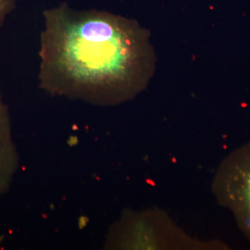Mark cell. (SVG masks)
<instances>
[{"label": "cell", "instance_id": "cell-4", "mask_svg": "<svg viewBox=\"0 0 250 250\" xmlns=\"http://www.w3.org/2000/svg\"><path fill=\"white\" fill-rule=\"evenodd\" d=\"M18 0H0V28L2 27L6 18L16 7Z\"/></svg>", "mask_w": 250, "mask_h": 250}, {"label": "cell", "instance_id": "cell-1", "mask_svg": "<svg viewBox=\"0 0 250 250\" xmlns=\"http://www.w3.org/2000/svg\"><path fill=\"white\" fill-rule=\"evenodd\" d=\"M41 34V88L93 104L132 98L150 80L154 54L146 29L133 20L80 11L45 10Z\"/></svg>", "mask_w": 250, "mask_h": 250}, {"label": "cell", "instance_id": "cell-2", "mask_svg": "<svg viewBox=\"0 0 250 250\" xmlns=\"http://www.w3.org/2000/svg\"><path fill=\"white\" fill-rule=\"evenodd\" d=\"M224 201L250 240V143L228 159L222 175Z\"/></svg>", "mask_w": 250, "mask_h": 250}, {"label": "cell", "instance_id": "cell-3", "mask_svg": "<svg viewBox=\"0 0 250 250\" xmlns=\"http://www.w3.org/2000/svg\"><path fill=\"white\" fill-rule=\"evenodd\" d=\"M18 166V154L12 139L9 110L0 100V197L9 190Z\"/></svg>", "mask_w": 250, "mask_h": 250}]
</instances>
